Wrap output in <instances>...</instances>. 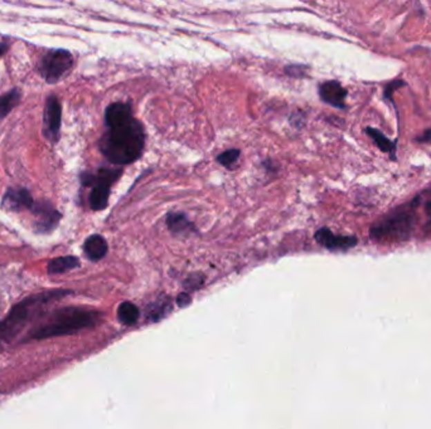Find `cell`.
Segmentation results:
<instances>
[{"label": "cell", "mask_w": 431, "mask_h": 429, "mask_svg": "<svg viewBox=\"0 0 431 429\" xmlns=\"http://www.w3.org/2000/svg\"><path fill=\"white\" fill-rule=\"evenodd\" d=\"M314 238L318 243L329 250H347L358 243L357 237L336 236L329 228L318 229Z\"/></svg>", "instance_id": "30bf717a"}, {"label": "cell", "mask_w": 431, "mask_h": 429, "mask_svg": "<svg viewBox=\"0 0 431 429\" xmlns=\"http://www.w3.org/2000/svg\"><path fill=\"white\" fill-rule=\"evenodd\" d=\"M419 199H421V201H423L425 214L428 217V227L431 228V190L430 192H426L425 194H421L419 197Z\"/></svg>", "instance_id": "d6986e66"}, {"label": "cell", "mask_w": 431, "mask_h": 429, "mask_svg": "<svg viewBox=\"0 0 431 429\" xmlns=\"http://www.w3.org/2000/svg\"><path fill=\"white\" fill-rule=\"evenodd\" d=\"M100 314L91 310L79 308H66L59 310L50 316L48 321L44 322L32 331L30 337L36 340L50 337H64L75 334L79 330L94 326L99 321Z\"/></svg>", "instance_id": "7a4b0ae2"}, {"label": "cell", "mask_w": 431, "mask_h": 429, "mask_svg": "<svg viewBox=\"0 0 431 429\" xmlns=\"http://www.w3.org/2000/svg\"><path fill=\"white\" fill-rule=\"evenodd\" d=\"M67 291H50L46 294L32 296L27 300L23 301L19 305H17L10 311L6 320L0 322V346L8 343L15 339V335L22 329L23 325L28 321L30 314L36 308H42L50 301L58 299L64 295H67Z\"/></svg>", "instance_id": "277c9868"}, {"label": "cell", "mask_w": 431, "mask_h": 429, "mask_svg": "<svg viewBox=\"0 0 431 429\" xmlns=\"http://www.w3.org/2000/svg\"><path fill=\"white\" fill-rule=\"evenodd\" d=\"M184 301H186V303H188L191 299H189V296L187 295H180V299H178V303H180V306H184Z\"/></svg>", "instance_id": "603a6c76"}, {"label": "cell", "mask_w": 431, "mask_h": 429, "mask_svg": "<svg viewBox=\"0 0 431 429\" xmlns=\"http://www.w3.org/2000/svg\"><path fill=\"white\" fill-rule=\"evenodd\" d=\"M22 99V92L18 88H13L12 91L3 94L0 97V120L7 117L13 108H17Z\"/></svg>", "instance_id": "2e32d148"}, {"label": "cell", "mask_w": 431, "mask_h": 429, "mask_svg": "<svg viewBox=\"0 0 431 429\" xmlns=\"http://www.w3.org/2000/svg\"><path fill=\"white\" fill-rule=\"evenodd\" d=\"M32 194L26 188H9L1 201V207L10 212H21L24 209L30 210L35 206Z\"/></svg>", "instance_id": "9c48e42d"}, {"label": "cell", "mask_w": 431, "mask_h": 429, "mask_svg": "<svg viewBox=\"0 0 431 429\" xmlns=\"http://www.w3.org/2000/svg\"><path fill=\"white\" fill-rule=\"evenodd\" d=\"M62 122V106L56 96H50L46 101L44 114V132L47 140L52 143H57L61 136Z\"/></svg>", "instance_id": "52a82bcc"}, {"label": "cell", "mask_w": 431, "mask_h": 429, "mask_svg": "<svg viewBox=\"0 0 431 429\" xmlns=\"http://www.w3.org/2000/svg\"><path fill=\"white\" fill-rule=\"evenodd\" d=\"M320 99L333 108H345L347 90L338 81H327L319 86Z\"/></svg>", "instance_id": "8fae6325"}, {"label": "cell", "mask_w": 431, "mask_h": 429, "mask_svg": "<svg viewBox=\"0 0 431 429\" xmlns=\"http://www.w3.org/2000/svg\"><path fill=\"white\" fill-rule=\"evenodd\" d=\"M84 250L88 259L91 261H100L102 258L108 255V242L105 241L104 237L100 235H94L90 236L85 241L84 244Z\"/></svg>", "instance_id": "7c38bea8"}, {"label": "cell", "mask_w": 431, "mask_h": 429, "mask_svg": "<svg viewBox=\"0 0 431 429\" xmlns=\"http://www.w3.org/2000/svg\"><path fill=\"white\" fill-rule=\"evenodd\" d=\"M145 145L143 125L135 117L108 126L99 143L101 154L110 163L126 165L142 157Z\"/></svg>", "instance_id": "6da1fadb"}, {"label": "cell", "mask_w": 431, "mask_h": 429, "mask_svg": "<svg viewBox=\"0 0 431 429\" xmlns=\"http://www.w3.org/2000/svg\"><path fill=\"white\" fill-rule=\"evenodd\" d=\"M8 48H9V44H8L7 42L0 43V57H3V56L7 53Z\"/></svg>", "instance_id": "7402d4cb"}, {"label": "cell", "mask_w": 431, "mask_h": 429, "mask_svg": "<svg viewBox=\"0 0 431 429\" xmlns=\"http://www.w3.org/2000/svg\"><path fill=\"white\" fill-rule=\"evenodd\" d=\"M366 134L374 140V145L382 152H387V154H390L391 160H396V145H397V141H391L390 139H387L386 136L382 134L380 130L374 129V128H367Z\"/></svg>", "instance_id": "5bb4252c"}, {"label": "cell", "mask_w": 431, "mask_h": 429, "mask_svg": "<svg viewBox=\"0 0 431 429\" xmlns=\"http://www.w3.org/2000/svg\"><path fill=\"white\" fill-rule=\"evenodd\" d=\"M77 267H79V258L73 257V256H64V257H57L50 261L47 270L50 275H58V273L71 271Z\"/></svg>", "instance_id": "9a60e30c"}, {"label": "cell", "mask_w": 431, "mask_h": 429, "mask_svg": "<svg viewBox=\"0 0 431 429\" xmlns=\"http://www.w3.org/2000/svg\"><path fill=\"white\" fill-rule=\"evenodd\" d=\"M417 143H431V129L426 130L424 131V134H421V135L416 137Z\"/></svg>", "instance_id": "44dd1931"}, {"label": "cell", "mask_w": 431, "mask_h": 429, "mask_svg": "<svg viewBox=\"0 0 431 429\" xmlns=\"http://www.w3.org/2000/svg\"><path fill=\"white\" fill-rule=\"evenodd\" d=\"M122 169H100L97 174H94L93 190L88 197L90 207L93 210H102L108 207V197L111 186L122 175Z\"/></svg>", "instance_id": "8992f818"}, {"label": "cell", "mask_w": 431, "mask_h": 429, "mask_svg": "<svg viewBox=\"0 0 431 429\" xmlns=\"http://www.w3.org/2000/svg\"><path fill=\"white\" fill-rule=\"evenodd\" d=\"M166 226L172 230L174 235L186 236L189 233H194L195 228L193 224L188 221L187 217L182 213H171L166 218Z\"/></svg>", "instance_id": "4fadbf2b"}, {"label": "cell", "mask_w": 431, "mask_h": 429, "mask_svg": "<svg viewBox=\"0 0 431 429\" xmlns=\"http://www.w3.org/2000/svg\"><path fill=\"white\" fill-rule=\"evenodd\" d=\"M30 210L36 218L35 229L37 233H41V235L50 233L52 230L57 228L59 221L62 218V214L58 212L57 209L47 201L35 203V206Z\"/></svg>", "instance_id": "ba28073f"}, {"label": "cell", "mask_w": 431, "mask_h": 429, "mask_svg": "<svg viewBox=\"0 0 431 429\" xmlns=\"http://www.w3.org/2000/svg\"><path fill=\"white\" fill-rule=\"evenodd\" d=\"M405 86V82L403 79H397V81H392L390 82L387 86L385 87V99L392 102V94L395 92V90L400 88V87Z\"/></svg>", "instance_id": "ffe728a7"}, {"label": "cell", "mask_w": 431, "mask_h": 429, "mask_svg": "<svg viewBox=\"0 0 431 429\" xmlns=\"http://www.w3.org/2000/svg\"><path fill=\"white\" fill-rule=\"evenodd\" d=\"M139 315H140L139 308L131 302H122L117 308V317L125 325L135 323L139 319Z\"/></svg>", "instance_id": "e0dca14e"}, {"label": "cell", "mask_w": 431, "mask_h": 429, "mask_svg": "<svg viewBox=\"0 0 431 429\" xmlns=\"http://www.w3.org/2000/svg\"><path fill=\"white\" fill-rule=\"evenodd\" d=\"M73 57L68 50H50L39 62V73L47 83H57L71 71Z\"/></svg>", "instance_id": "5b68a950"}, {"label": "cell", "mask_w": 431, "mask_h": 429, "mask_svg": "<svg viewBox=\"0 0 431 429\" xmlns=\"http://www.w3.org/2000/svg\"><path fill=\"white\" fill-rule=\"evenodd\" d=\"M415 201L391 210L370 229V237L379 243H401L408 241L414 227Z\"/></svg>", "instance_id": "3957f363"}, {"label": "cell", "mask_w": 431, "mask_h": 429, "mask_svg": "<svg viewBox=\"0 0 431 429\" xmlns=\"http://www.w3.org/2000/svg\"><path fill=\"white\" fill-rule=\"evenodd\" d=\"M240 158V150L238 149H231V150L223 151L217 157V161L226 168H233Z\"/></svg>", "instance_id": "ac0fdd59"}]
</instances>
